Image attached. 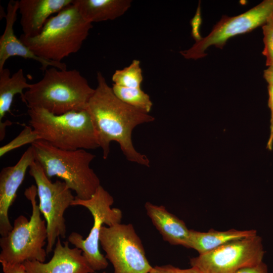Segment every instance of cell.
Masks as SVG:
<instances>
[{
    "label": "cell",
    "instance_id": "6da1fadb",
    "mask_svg": "<svg viewBox=\"0 0 273 273\" xmlns=\"http://www.w3.org/2000/svg\"><path fill=\"white\" fill-rule=\"evenodd\" d=\"M97 79V86L86 110L92 120L103 158L108 157L110 143L116 142L128 161L149 167L148 158L137 151L133 145L132 132L138 125L153 121L154 117L119 99L100 72Z\"/></svg>",
    "mask_w": 273,
    "mask_h": 273
},
{
    "label": "cell",
    "instance_id": "7a4b0ae2",
    "mask_svg": "<svg viewBox=\"0 0 273 273\" xmlns=\"http://www.w3.org/2000/svg\"><path fill=\"white\" fill-rule=\"evenodd\" d=\"M95 89L76 69L48 68L39 81L21 98L28 108H40L56 114L86 110Z\"/></svg>",
    "mask_w": 273,
    "mask_h": 273
},
{
    "label": "cell",
    "instance_id": "3957f363",
    "mask_svg": "<svg viewBox=\"0 0 273 273\" xmlns=\"http://www.w3.org/2000/svg\"><path fill=\"white\" fill-rule=\"evenodd\" d=\"M35 161L50 179L60 178L76 193L75 197L87 200L101 185L100 180L90 164L96 155L84 149L67 150L56 148L39 140L31 145Z\"/></svg>",
    "mask_w": 273,
    "mask_h": 273
},
{
    "label": "cell",
    "instance_id": "277c9868",
    "mask_svg": "<svg viewBox=\"0 0 273 273\" xmlns=\"http://www.w3.org/2000/svg\"><path fill=\"white\" fill-rule=\"evenodd\" d=\"M92 27L72 3L50 17L38 35L26 38L21 34L19 39L37 56L61 62L80 50Z\"/></svg>",
    "mask_w": 273,
    "mask_h": 273
},
{
    "label": "cell",
    "instance_id": "5b68a950",
    "mask_svg": "<svg viewBox=\"0 0 273 273\" xmlns=\"http://www.w3.org/2000/svg\"><path fill=\"white\" fill-rule=\"evenodd\" d=\"M29 125L40 140L60 149L93 150L100 147L86 110L56 115L40 108H28Z\"/></svg>",
    "mask_w": 273,
    "mask_h": 273
},
{
    "label": "cell",
    "instance_id": "8992f818",
    "mask_svg": "<svg viewBox=\"0 0 273 273\" xmlns=\"http://www.w3.org/2000/svg\"><path fill=\"white\" fill-rule=\"evenodd\" d=\"M24 195L32 207L30 220L19 215L15 219L12 230L1 237L0 262L23 264L26 261L46 260L48 254L43 247L47 245L48 233L46 220L41 217L36 200V186L32 185L27 188Z\"/></svg>",
    "mask_w": 273,
    "mask_h": 273
},
{
    "label": "cell",
    "instance_id": "52a82bcc",
    "mask_svg": "<svg viewBox=\"0 0 273 273\" xmlns=\"http://www.w3.org/2000/svg\"><path fill=\"white\" fill-rule=\"evenodd\" d=\"M114 203L113 197L101 185L93 196L87 200H81L75 197L71 206H81L87 208L94 219L93 226L88 236L84 239L82 236L76 232H72L68 237V241L82 251L93 269L99 271L106 268L107 259L99 249L100 234L104 224L107 226L121 223L122 213L120 209L111 208Z\"/></svg>",
    "mask_w": 273,
    "mask_h": 273
},
{
    "label": "cell",
    "instance_id": "ba28073f",
    "mask_svg": "<svg viewBox=\"0 0 273 273\" xmlns=\"http://www.w3.org/2000/svg\"><path fill=\"white\" fill-rule=\"evenodd\" d=\"M29 173L35 182L39 210L46 222L48 238L46 250L48 254L54 250L59 238L66 237L67 230L64 215L66 210L71 206L75 196L63 181L52 182L35 161L30 166Z\"/></svg>",
    "mask_w": 273,
    "mask_h": 273
},
{
    "label": "cell",
    "instance_id": "9c48e42d",
    "mask_svg": "<svg viewBox=\"0 0 273 273\" xmlns=\"http://www.w3.org/2000/svg\"><path fill=\"white\" fill-rule=\"evenodd\" d=\"M99 240L105 257L113 266L114 273H148L152 269L131 224L104 225Z\"/></svg>",
    "mask_w": 273,
    "mask_h": 273
},
{
    "label": "cell",
    "instance_id": "30bf717a",
    "mask_svg": "<svg viewBox=\"0 0 273 273\" xmlns=\"http://www.w3.org/2000/svg\"><path fill=\"white\" fill-rule=\"evenodd\" d=\"M264 251L257 235L235 240L190 259L191 267L201 273H234L239 269L262 261Z\"/></svg>",
    "mask_w": 273,
    "mask_h": 273
},
{
    "label": "cell",
    "instance_id": "8fae6325",
    "mask_svg": "<svg viewBox=\"0 0 273 273\" xmlns=\"http://www.w3.org/2000/svg\"><path fill=\"white\" fill-rule=\"evenodd\" d=\"M272 14L273 0H264L240 15L234 17L224 15L208 35L180 53L187 59L202 58L206 55L205 51L209 47L214 46L222 49L229 39L262 26Z\"/></svg>",
    "mask_w": 273,
    "mask_h": 273
},
{
    "label": "cell",
    "instance_id": "7c38bea8",
    "mask_svg": "<svg viewBox=\"0 0 273 273\" xmlns=\"http://www.w3.org/2000/svg\"><path fill=\"white\" fill-rule=\"evenodd\" d=\"M34 161L33 149L30 146L15 165L4 167L1 171L0 234L2 237L7 235L13 229L8 211L15 200L27 169Z\"/></svg>",
    "mask_w": 273,
    "mask_h": 273
},
{
    "label": "cell",
    "instance_id": "4fadbf2b",
    "mask_svg": "<svg viewBox=\"0 0 273 273\" xmlns=\"http://www.w3.org/2000/svg\"><path fill=\"white\" fill-rule=\"evenodd\" d=\"M68 241L59 238L53 250V255L47 262L37 260L23 263L27 273H95L81 250L70 248Z\"/></svg>",
    "mask_w": 273,
    "mask_h": 273
},
{
    "label": "cell",
    "instance_id": "5bb4252c",
    "mask_svg": "<svg viewBox=\"0 0 273 273\" xmlns=\"http://www.w3.org/2000/svg\"><path fill=\"white\" fill-rule=\"evenodd\" d=\"M18 8V1H9L5 16L6 26L0 37V71L4 68L6 61L13 56H19L39 62L41 65L40 69L43 72L49 66L63 70H67V65L64 63L49 61L37 56L16 37L13 27L17 19Z\"/></svg>",
    "mask_w": 273,
    "mask_h": 273
},
{
    "label": "cell",
    "instance_id": "9a60e30c",
    "mask_svg": "<svg viewBox=\"0 0 273 273\" xmlns=\"http://www.w3.org/2000/svg\"><path fill=\"white\" fill-rule=\"evenodd\" d=\"M73 0H20L18 11L20 24L26 38L36 36L51 15L58 13Z\"/></svg>",
    "mask_w": 273,
    "mask_h": 273
},
{
    "label": "cell",
    "instance_id": "2e32d148",
    "mask_svg": "<svg viewBox=\"0 0 273 273\" xmlns=\"http://www.w3.org/2000/svg\"><path fill=\"white\" fill-rule=\"evenodd\" d=\"M147 214L163 239L171 245L188 248L189 232L184 221L168 212L162 205L146 203Z\"/></svg>",
    "mask_w": 273,
    "mask_h": 273
},
{
    "label": "cell",
    "instance_id": "e0dca14e",
    "mask_svg": "<svg viewBox=\"0 0 273 273\" xmlns=\"http://www.w3.org/2000/svg\"><path fill=\"white\" fill-rule=\"evenodd\" d=\"M131 0H73L82 18L90 22L116 19L131 7Z\"/></svg>",
    "mask_w": 273,
    "mask_h": 273
},
{
    "label": "cell",
    "instance_id": "ac0fdd59",
    "mask_svg": "<svg viewBox=\"0 0 273 273\" xmlns=\"http://www.w3.org/2000/svg\"><path fill=\"white\" fill-rule=\"evenodd\" d=\"M256 235L255 230L219 231L211 229L207 232L190 230L188 248L194 249L199 254H202L231 242Z\"/></svg>",
    "mask_w": 273,
    "mask_h": 273
},
{
    "label": "cell",
    "instance_id": "d6986e66",
    "mask_svg": "<svg viewBox=\"0 0 273 273\" xmlns=\"http://www.w3.org/2000/svg\"><path fill=\"white\" fill-rule=\"evenodd\" d=\"M10 71L4 68L0 71V123L6 113L10 112L15 96H24L23 90L29 89L32 84L28 83L22 69H18L11 76Z\"/></svg>",
    "mask_w": 273,
    "mask_h": 273
},
{
    "label": "cell",
    "instance_id": "ffe728a7",
    "mask_svg": "<svg viewBox=\"0 0 273 273\" xmlns=\"http://www.w3.org/2000/svg\"><path fill=\"white\" fill-rule=\"evenodd\" d=\"M112 88L115 96L127 105L148 114L151 110L153 103L150 96L141 88L126 87L113 84Z\"/></svg>",
    "mask_w": 273,
    "mask_h": 273
},
{
    "label": "cell",
    "instance_id": "44dd1931",
    "mask_svg": "<svg viewBox=\"0 0 273 273\" xmlns=\"http://www.w3.org/2000/svg\"><path fill=\"white\" fill-rule=\"evenodd\" d=\"M113 84L126 87L141 88L143 80L140 61L133 60L122 69L116 70L112 76Z\"/></svg>",
    "mask_w": 273,
    "mask_h": 273
},
{
    "label": "cell",
    "instance_id": "7402d4cb",
    "mask_svg": "<svg viewBox=\"0 0 273 273\" xmlns=\"http://www.w3.org/2000/svg\"><path fill=\"white\" fill-rule=\"evenodd\" d=\"M39 140V137L30 125L26 126L15 139L0 148V157L25 145H31Z\"/></svg>",
    "mask_w": 273,
    "mask_h": 273
},
{
    "label": "cell",
    "instance_id": "603a6c76",
    "mask_svg": "<svg viewBox=\"0 0 273 273\" xmlns=\"http://www.w3.org/2000/svg\"><path fill=\"white\" fill-rule=\"evenodd\" d=\"M263 34L264 49L262 54L266 58V65L273 64V14L262 26Z\"/></svg>",
    "mask_w": 273,
    "mask_h": 273
},
{
    "label": "cell",
    "instance_id": "cb8c5ba5",
    "mask_svg": "<svg viewBox=\"0 0 273 273\" xmlns=\"http://www.w3.org/2000/svg\"><path fill=\"white\" fill-rule=\"evenodd\" d=\"M148 273H201V272L194 267H191L188 269H180L168 264L152 267Z\"/></svg>",
    "mask_w": 273,
    "mask_h": 273
},
{
    "label": "cell",
    "instance_id": "d4e9b609",
    "mask_svg": "<svg viewBox=\"0 0 273 273\" xmlns=\"http://www.w3.org/2000/svg\"><path fill=\"white\" fill-rule=\"evenodd\" d=\"M200 10V6L199 3L195 15L191 21V25L192 27L191 34L193 38L195 40L196 42L200 40L202 38L200 33V27L202 22Z\"/></svg>",
    "mask_w": 273,
    "mask_h": 273
},
{
    "label": "cell",
    "instance_id": "484cf974",
    "mask_svg": "<svg viewBox=\"0 0 273 273\" xmlns=\"http://www.w3.org/2000/svg\"><path fill=\"white\" fill-rule=\"evenodd\" d=\"M268 105L270 110V134L267 143L266 148L271 151L273 146V87L268 86Z\"/></svg>",
    "mask_w": 273,
    "mask_h": 273
},
{
    "label": "cell",
    "instance_id": "4316f807",
    "mask_svg": "<svg viewBox=\"0 0 273 273\" xmlns=\"http://www.w3.org/2000/svg\"><path fill=\"white\" fill-rule=\"evenodd\" d=\"M234 273H268L267 265L263 262L241 268Z\"/></svg>",
    "mask_w": 273,
    "mask_h": 273
},
{
    "label": "cell",
    "instance_id": "83f0119b",
    "mask_svg": "<svg viewBox=\"0 0 273 273\" xmlns=\"http://www.w3.org/2000/svg\"><path fill=\"white\" fill-rule=\"evenodd\" d=\"M3 273H27L23 264H10L0 262Z\"/></svg>",
    "mask_w": 273,
    "mask_h": 273
},
{
    "label": "cell",
    "instance_id": "f1b7e54d",
    "mask_svg": "<svg viewBox=\"0 0 273 273\" xmlns=\"http://www.w3.org/2000/svg\"><path fill=\"white\" fill-rule=\"evenodd\" d=\"M263 77L268 84V86L273 87V64L268 66L263 71Z\"/></svg>",
    "mask_w": 273,
    "mask_h": 273
},
{
    "label": "cell",
    "instance_id": "f546056e",
    "mask_svg": "<svg viewBox=\"0 0 273 273\" xmlns=\"http://www.w3.org/2000/svg\"><path fill=\"white\" fill-rule=\"evenodd\" d=\"M102 273H106V272H105V271H103V272H102Z\"/></svg>",
    "mask_w": 273,
    "mask_h": 273
}]
</instances>
